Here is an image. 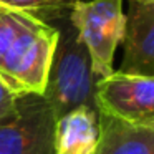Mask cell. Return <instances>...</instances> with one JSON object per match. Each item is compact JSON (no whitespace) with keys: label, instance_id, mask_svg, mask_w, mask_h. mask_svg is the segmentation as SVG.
Wrapping results in <instances>:
<instances>
[{"label":"cell","instance_id":"cell-3","mask_svg":"<svg viewBox=\"0 0 154 154\" xmlns=\"http://www.w3.org/2000/svg\"><path fill=\"white\" fill-rule=\"evenodd\" d=\"M91 58L96 80L113 73V60L124 37L123 0H76L68 15Z\"/></svg>","mask_w":154,"mask_h":154},{"label":"cell","instance_id":"cell-6","mask_svg":"<svg viewBox=\"0 0 154 154\" xmlns=\"http://www.w3.org/2000/svg\"><path fill=\"white\" fill-rule=\"evenodd\" d=\"M123 48L121 73L154 76V2L129 0Z\"/></svg>","mask_w":154,"mask_h":154},{"label":"cell","instance_id":"cell-10","mask_svg":"<svg viewBox=\"0 0 154 154\" xmlns=\"http://www.w3.org/2000/svg\"><path fill=\"white\" fill-rule=\"evenodd\" d=\"M17 103H18V96L0 78V123L15 113Z\"/></svg>","mask_w":154,"mask_h":154},{"label":"cell","instance_id":"cell-2","mask_svg":"<svg viewBox=\"0 0 154 154\" xmlns=\"http://www.w3.org/2000/svg\"><path fill=\"white\" fill-rule=\"evenodd\" d=\"M58 22H61L57 27L58 42L43 91V98L57 119L76 108L86 106L96 109V78L91 68L90 53L68 17Z\"/></svg>","mask_w":154,"mask_h":154},{"label":"cell","instance_id":"cell-12","mask_svg":"<svg viewBox=\"0 0 154 154\" xmlns=\"http://www.w3.org/2000/svg\"><path fill=\"white\" fill-rule=\"evenodd\" d=\"M0 7H2V5H0Z\"/></svg>","mask_w":154,"mask_h":154},{"label":"cell","instance_id":"cell-11","mask_svg":"<svg viewBox=\"0 0 154 154\" xmlns=\"http://www.w3.org/2000/svg\"><path fill=\"white\" fill-rule=\"evenodd\" d=\"M134 2H154V0H134Z\"/></svg>","mask_w":154,"mask_h":154},{"label":"cell","instance_id":"cell-5","mask_svg":"<svg viewBox=\"0 0 154 154\" xmlns=\"http://www.w3.org/2000/svg\"><path fill=\"white\" fill-rule=\"evenodd\" d=\"M94 106L124 123L154 128V76L113 71L96 80Z\"/></svg>","mask_w":154,"mask_h":154},{"label":"cell","instance_id":"cell-4","mask_svg":"<svg viewBox=\"0 0 154 154\" xmlns=\"http://www.w3.org/2000/svg\"><path fill=\"white\" fill-rule=\"evenodd\" d=\"M55 121L43 94L18 96L15 113L0 123V154H53Z\"/></svg>","mask_w":154,"mask_h":154},{"label":"cell","instance_id":"cell-8","mask_svg":"<svg viewBox=\"0 0 154 154\" xmlns=\"http://www.w3.org/2000/svg\"><path fill=\"white\" fill-rule=\"evenodd\" d=\"M98 133V111L76 108L55 121L53 154H93Z\"/></svg>","mask_w":154,"mask_h":154},{"label":"cell","instance_id":"cell-1","mask_svg":"<svg viewBox=\"0 0 154 154\" xmlns=\"http://www.w3.org/2000/svg\"><path fill=\"white\" fill-rule=\"evenodd\" d=\"M58 42L51 23L0 7V78L17 96L43 94Z\"/></svg>","mask_w":154,"mask_h":154},{"label":"cell","instance_id":"cell-9","mask_svg":"<svg viewBox=\"0 0 154 154\" xmlns=\"http://www.w3.org/2000/svg\"><path fill=\"white\" fill-rule=\"evenodd\" d=\"M75 2L76 0H0V5L22 10L48 23L50 20L66 18Z\"/></svg>","mask_w":154,"mask_h":154},{"label":"cell","instance_id":"cell-7","mask_svg":"<svg viewBox=\"0 0 154 154\" xmlns=\"http://www.w3.org/2000/svg\"><path fill=\"white\" fill-rule=\"evenodd\" d=\"M98 131L93 154H154V128L136 126L98 113Z\"/></svg>","mask_w":154,"mask_h":154}]
</instances>
